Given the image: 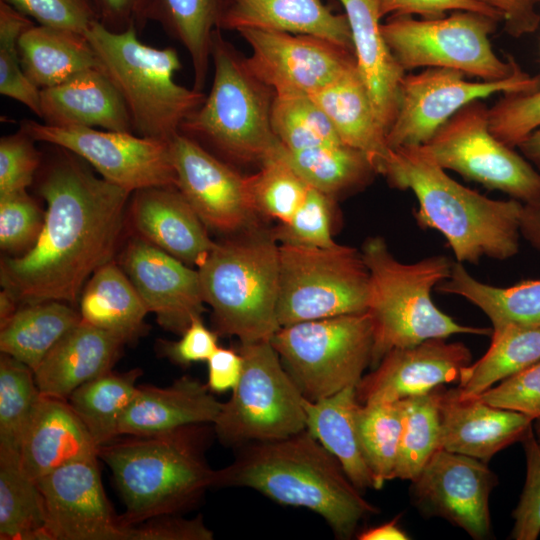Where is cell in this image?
I'll use <instances>...</instances> for the list:
<instances>
[{
    "mask_svg": "<svg viewBox=\"0 0 540 540\" xmlns=\"http://www.w3.org/2000/svg\"><path fill=\"white\" fill-rule=\"evenodd\" d=\"M61 150L38 185L47 210L37 240L22 255L1 261V286L18 305L75 303L93 273L113 261L124 226L131 192Z\"/></svg>",
    "mask_w": 540,
    "mask_h": 540,
    "instance_id": "obj_1",
    "label": "cell"
},
{
    "mask_svg": "<svg viewBox=\"0 0 540 540\" xmlns=\"http://www.w3.org/2000/svg\"><path fill=\"white\" fill-rule=\"evenodd\" d=\"M238 448L231 464L215 470L213 487H247L277 503L310 509L340 538H350L363 519L378 513L306 429Z\"/></svg>",
    "mask_w": 540,
    "mask_h": 540,
    "instance_id": "obj_2",
    "label": "cell"
},
{
    "mask_svg": "<svg viewBox=\"0 0 540 540\" xmlns=\"http://www.w3.org/2000/svg\"><path fill=\"white\" fill-rule=\"evenodd\" d=\"M380 174L390 186L414 193L417 223L440 232L456 262L506 260L517 254L520 201L491 199L461 185L422 146L390 149Z\"/></svg>",
    "mask_w": 540,
    "mask_h": 540,
    "instance_id": "obj_3",
    "label": "cell"
},
{
    "mask_svg": "<svg viewBox=\"0 0 540 540\" xmlns=\"http://www.w3.org/2000/svg\"><path fill=\"white\" fill-rule=\"evenodd\" d=\"M209 424L188 425L149 435H122L98 447L125 505L124 527L177 515L213 487L205 458Z\"/></svg>",
    "mask_w": 540,
    "mask_h": 540,
    "instance_id": "obj_4",
    "label": "cell"
},
{
    "mask_svg": "<svg viewBox=\"0 0 540 540\" xmlns=\"http://www.w3.org/2000/svg\"><path fill=\"white\" fill-rule=\"evenodd\" d=\"M361 253L369 272L373 368L389 351L428 339L454 334L491 336L492 329L461 325L435 306L432 289L450 277L453 262L448 257L435 255L403 263L379 236L367 238Z\"/></svg>",
    "mask_w": 540,
    "mask_h": 540,
    "instance_id": "obj_5",
    "label": "cell"
},
{
    "mask_svg": "<svg viewBox=\"0 0 540 540\" xmlns=\"http://www.w3.org/2000/svg\"><path fill=\"white\" fill-rule=\"evenodd\" d=\"M216 333L240 343L271 340L277 319L279 242L259 224L215 243L197 267Z\"/></svg>",
    "mask_w": 540,
    "mask_h": 540,
    "instance_id": "obj_6",
    "label": "cell"
},
{
    "mask_svg": "<svg viewBox=\"0 0 540 540\" xmlns=\"http://www.w3.org/2000/svg\"><path fill=\"white\" fill-rule=\"evenodd\" d=\"M220 31L213 32L211 42L210 92L184 120L180 133L210 147L224 161L260 166L281 146L271 124L275 93L252 73Z\"/></svg>",
    "mask_w": 540,
    "mask_h": 540,
    "instance_id": "obj_7",
    "label": "cell"
},
{
    "mask_svg": "<svg viewBox=\"0 0 540 540\" xmlns=\"http://www.w3.org/2000/svg\"><path fill=\"white\" fill-rule=\"evenodd\" d=\"M137 32L136 28L114 32L96 21L85 35L100 68L126 104L133 132L170 142L206 95L175 81V73L182 67L175 48L146 45Z\"/></svg>",
    "mask_w": 540,
    "mask_h": 540,
    "instance_id": "obj_8",
    "label": "cell"
},
{
    "mask_svg": "<svg viewBox=\"0 0 540 540\" xmlns=\"http://www.w3.org/2000/svg\"><path fill=\"white\" fill-rule=\"evenodd\" d=\"M369 272L361 251L345 245L279 243L280 327L367 311Z\"/></svg>",
    "mask_w": 540,
    "mask_h": 540,
    "instance_id": "obj_9",
    "label": "cell"
},
{
    "mask_svg": "<svg viewBox=\"0 0 540 540\" xmlns=\"http://www.w3.org/2000/svg\"><path fill=\"white\" fill-rule=\"evenodd\" d=\"M305 398L315 401L356 386L371 366L373 325L355 313L280 327L270 340Z\"/></svg>",
    "mask_w": 540,
    "mask_h": 540,
    "instance_id": "obj_10",
    "label": "cell"
},
{
    "mask_svg": "<svg viewBox=\"0 0 540 540\" xmlns=\"http://www.w3.org/2000/svg\"><path fill=\"white\" fill-rule=\"evenodd\" d=\"M240 344L243 372L212 424L218 439L238 448L305 430V397L270 340Z\"/></svg>",
    "mask_w": 540,
    "mask_h": 540,
    "instance_id": "obj_11",
    "label": "cell"
},
{
    "mask_svg": "<svg viewBox=\"0 0 540 540\" xmlns=\"http://www.w3.org/2000/svg\"><path fill=\"white\" fill-rule=\"evenodd\" d=\"M498 19L474 11H454L439 19L390 16L381 24L383 37L406 72L414 68H449L481 80H502L519 69L515 60L500 59L490 35Z\"/></svg>",
    "mask_w": 540,
    "mask_h": 540,
    "instance_id": "obj_12",
    "label": "cell"
},
{
    "mask_svg": "<svg viewBox=\"0 0 540 540\" xmlns=\"http://www.w3.org/2000/svg\"><path fill=\"white\" fill-rule=\"evenodd\" d=\"M422 147L444 170L523 204L540 202V172L491 133L488 108L480 100L455 113Z\"/></svg>",
    "mask_w": 540,
    "mask_h": 540,
    "instance_id": "obj_13",
    "label": "cell"
},
{
    "mask_svg": "<svg viewBox=\"0 0 540 540\" xmlns=\"http://www.w3.org/2000/svg\"><path fill=\"white\" fill-rule=\"evenodd\" d=\"M20 129L35 141L70 151L105 180L131 193L156 186H176L170 142L132 132L91 127H59L24 120Z\"/></svg>",
    "mask_w": 540,
    "mask_h": 540,
    "instance_id": "obj_14",
    "label": "cell"
},
{
    "mask_svg": "<svg viewBox=\"0 0 540 540\" xmlns=\"http://www.w3.org/2000/svg\"><path fill=\"white\" fill-rule=\"evenodd\" d=\"M449 68H427L403 77L396 117L387 133L390 149L426 144L437 130L467 104L496 93L521 94L540 89V75L521 68L493 81H468Z\"/></svg>",
    "mask_w": 540,
    "mask_h": 540,
    "instance_id": "obj_15",
    "label": "cell"
},
{
    "mask_svg": "<svg viewBox=\"0 0 540 540\" xmlns=\"http://www.w3.org/2000/svg\"><path fill=\"white\" fill-rule=\"evenodd\" d=\"M252 73L275 94L312 95L356 68L354 52L330 41L261 29H243Z\"/></svg>",
    "mask_w": 540,
    "mask_h": 540,
    "instance_id": "obj_16",
    "label": "cell"
},
{
    "mask_svg": "<svg viewBox=\"0 0 540 540\" xmlns=\"http://www.w3.org/2000/svg\"><path fill=\"white\" fill-rule=\"evenodd\" d=\"M414 505L481 540L491 535L489 497L496 475L485 462L438 449L412 481Z\"/></svg>",
    "mask_w": 540,
    "mask_h": 540,
    "instance_id": "obj_17",
    "label": "cell"
},
{
    "mask_svg": "<svg viewBox=\"0 0 540 540\" xmlns=\"http://www.w3.org/2000/svg\"><path fill=\"white\" fill-rule=\"evenodd\" d=\"M48 540H130L105 495L97 457L61 466L38 479Z\"/></svg>",
    "mask_w": 540,
    "mask_h": 540,
    "instance_id": "obj_18",
    "label": "cell"
},
{
    "mask_svg": "<svg viewBox=\"0 0 540 540\" xmlns=\"http://www.w3.org/2000/svg\"><path fill=\"white\" fill-rule=\"evenodd\" d=\"M170 148L177 188L206 227L236 233L258 224L246 176L182 133Z\"/></svg>",
    "mask_w": 540,
    "mask_h": 540,
    "instance_id": "obj_19",
    "label": "cell"
},
{
    "mask_svg": "<svg viewBox=\"0 0 540 540\" xmlns=\"http://www.w3.org/2000/svg\"><path fill=\"white\" fill-rule=\"evenodd\" d=\"M121 267L164 329L182 334L201 317L205 301L198 270L138 235L127 243Z\"/></svg>",
    "mask_w": 540,
    "mask_h": 540,
    "instance_id": "obj_20",
    "label": "cell"
},
{
    "mask_svg": "<svg viewBox=\"0 0 540 540\" xmlns=\"http://www.w3.org/2000/svg\"><path fill=\"white\" fill-rule=\"evenodd\" d=\"M471 358L463 343L444 338L393 349L356 385L358 401L397 402L428 394L446 383L459 382Z\"/></svg>",
    "mask_w": 540,
    "mask_h": 540,
    "instance_id": "obj_21",
    "label": "cell"
},
{
    "mask_svg": "<svg viewBox=\"0 0 540 540\" xmlns=\"http://www.w3.org/2000/svg\"><path fill=\"white\" fill-rule=\"evenodd\" d=\"M440 417L441 449L483 462L521 441L534 421L518 412L491 406L457 389H434Z\"/></svg>",
    "mask_w": 540,
    "mask_h": 540,
    "instance_id": "obj_22",
    "label": "cell"
},
{
    "mask_svg": "<svg viewBox=\"0 0 540 540\" xmlns=\"http://www.w3.org/2000/svg\"><path fill=\"white\" fill-rule=\"evenodd\" d=\"M129 211L138 236L189 266L198 267L215 245L176 186L134 191Z\"/></svg>",
    "mask_w": 540,
    "mask_h": 540,
    "instance_id": "obj_23",
    "label": "cell"
},
{
    "mask_svg": "<svg viewBox=\"0 0 540 540\" xmlns=\"http://www.w3.org/2000/svg\"><path fill=\"white\" fill-rule=\"evenodd\" d=\"M338 1L349 22L357 71L387 134L397 114L400 87L406 72L383 37L379 0Z\"/></svg>",
    "mask_w": 540,
    "mask_h": 540,
    "instance_id": "obj_24",
    "label": "cell"
},
{
    "mask_svg": "<svg viewBox=\"0 0 540 540\" xmlns=\"http://www.w3.org/2000/svg\"><path fill=\"white\" fill-rule=\"evenodd\" d=\"M40 111L43 123L52 126L100 127L134 133L122 96L100 67L41 89Z\"/></svg>",
    "mask_w": 540,
    "mask_h": 540,
    "instance_id": "obj_25",
    "label": "cell"
},
{
    "mask_svg": "<svg viewBox=\"0 0 540 540\" xmlns=\"http://www.w3.org/2000/svg\"><path fill=\"white\" fill-rule=\"evenodd\" d=\"M98 457V447L65 399L41 394L20 449L22 470L37 481L68 463Z\"/></svg>",
    "mask_w": 540,
    "mask_h": 540,
    "instance_id": "obj_26",
    "label": "cell"
},
{
    "mask_svg": "<svg viewBox=\"0 0 540 540\" xmlns=\"http://www.w3.org/2000/svg\"><path fill=\"white\" fill-rule=\"evenodd\" d=\"M221 406L207 384L189 376L167 387L138 385L121 418L118 434L149 435L188 425L213 424Z\"/></svg>",
    "mask_w": 540,
    "mask_h": 540,
    "instance_id": "obj_27",
    "label": "cell"
},
{
    "mask_svg": "<svg viewBox=\"0 0 540 540\" xmlns=\"http://www.w3.org/2000/svg\"><path fill=\"white\" fill-rule=\"evenodd\" d=\"M123 345L113 334L81 320L34 371L40 393L67 400L82 384L111 371Z\"/></svg>",
    "mask_w": 540,
    "mask_h": 540,
    "instance_id": "obj_28",
    "label": "cell"
},
{
    "mask_svg": "<svg viewBox=\"0 0 540 540\" xmlns=\"http://www.w3.org/2000/svg\"><path fill=\"white\" fill-rule=\"evenodd\" d=\"M220 30L261 29L318 37L353 51L348 19L321 0H232Z\"/></svg>",
    "mask_w": 540,
    "mask_h": 540,
    "instance_id": "obj_29",
    "label": "cell"
},
{
    "mask_svg": "<svg viewBox=\"0 0 540 540\" xmlns=\"http://www.w3.org/2000/svg\"><path fill=\"white\" fill-rule=\"evenodd\" d=\"M310 96L327 115L341 142L363 152L380 174L390 152L387 134L357 67Z\"/></svg>",
    "mask_w": 540,
    "mask_h": 540,
    "instance_id": "obj_30",
    "label": "cell"
},
{
    "mask_svg": "<svg viewBox=\"0 0 540 540\" xmlns=\"http://www.w3.org/2000/svg\"><path fill=\"white\" fill-rule=\"evenodd\" d=\"M359 404L356 386L315 401L305 398L303 402L306 430L338 460L348 478L361 491L374 489V480L357 432Z\"/></svg>",
    "mask_w": 540,
    "mask_h": 540,
    "instance_id": "obj_31",
    "label": "cell"
},
{
    "mask_svg": "<svg viewBox=\"0 0 540 540\" xmlns=\"http://www.w3.org/2000/svg\"><path fill=\"white\" fill-rule=\"evenodd\" d=\"M81 320L126 343L146 330L148 310L121 266L111 261L89 278L80 295Z\"/></svg>",
    "mask_w": 540,
    "mask_h": 540,
    "instance_id": "obj_32",
    "label": "cell"
},
{
    "mask_svg": "<svg viewBox=\"0 0 540 540\" xmlns=\"http://www.w3.org/2000/svg\"><path fill=\"white\" fill-rule=\"evenodd\" d=\"M18 49L26 76L40 90L100 67L86 35L72 30L32 25L19 37Z\"/></svg>",
    "mask_w": 540,
    "mask_h": 540,
    "instance_id": "obj_33",
    "label": "cell"
},
{
    "mask_svg": "<svg viewBox=\"0 0 540 540\" xmlns=\"http://www.w3.org/2000/svg\"><path fill=\"white\" fill-rule=\"evenodd\" d=\"M436 290L461 296L481 309L490 319L493 330L506 326H540V279L497 287L478 281L463 263L453 262L450 277Z\"/></svg>",
    "mask_w": 540,
    "mask_h": 540,
    "instance_id": "obj_34",
    "label": "cell"
},
{
    "mask_svg": "<svg viewBox=\"0 0 540 540\" xmlns=\"http://www.w3.org/2000/svg\"><path fill=\"white\" fill-rule=\"evenodd\" d=\"M81 321L80 312L62 301L22 305L0 326V350L33 371L58 343Z\"/></svg>",
    "mask_w": 540,
    "mask_h": 540,
    "instance_id": "obj_35",
    "label": "cell"
},
{
    "mask_svg": "<svg viewBox=\"0 0 540 540\" xmlns=\"http://www.w3.org/2000/svg\"><path fill=\"white\" fill-rule=\"evenodd\" d=\"M277 154L312 188L334 198L370 182L377 171L361 151L344 144L322 145Z\"/></svg>",
    "mask_w": 540,
    "mask_h": 540,
    "instance_id": "obj_36",
    "label": "cell"
},
{
    "mask_svg": "<svg viewBox=\"0 0 540 540\" xmlns=\"http://www.w3.org/2000/svg\"><path fill=\"white\" fill-rule=\"evenodd\" d=\"M232 0H157L155 21L188 52L194 72L193 88L203 91L213 32Z\"/></svg>",
    "mask_w": 540,
    "mask_h": 540,
    "instance_id": "obj_37",
    "label": "cell"
},
{
    "mask_svg": "<svg viewBox=\"0 0 540 540\" xmlns=\"http://www.w3.org/2000/svg\"><path fill=\"white\" fill-rule=\"evenodd\" d=\"M140 368L112 370L75 389L67 401L97 447L117 438L119 423L131 404L141 376Z\"/></svg>",
    "mask_w": 540,
    "mask_h": 540,
    "instance_id": "obj_38",
    "label": "cell"
},
{
    "mask_svg": "<svg viewBox=\"0 0 540 540\" xmlns=\"http://www.w3.org/2000/svg\"><path fill=\"white\" fill-rule=\"evenodd\" d=\"M538 361L540 326L492 329L488 350L462 370L456 389L462 396L478 395Z\"/></svg>",
    "mask_w": 540,
    "mask_h": 540,
    "instance_id": "obj_39",
    "label": "cell"
},
{
    "mask_svg": "<svg viewBox=\"0 0 540 540\" xmlns=\"http://www.w3.org/2000/svg\"><path fill=\"white\" fill-rule=\"evenodd\" d=\"M0 539L48 540L42 493L19 461H0Z\"/></svg>",
    "mask_w": 540,
    "mask_h": 540,
    "instance_id": "obj_40",
    "label": "cell"
},
{
    "mask_svg": "<svg viewBox=\"0 0 540 540\" xmlns=\"http://www.w3.org/2000/svg\"><path fill=\"white\" fill-rule=\"evenodd\" d=\"M41 393L34 371L2 353L0 357V461H19L26 429Z\"/></svg>",
    "mask_w": 540,
    "mask_h": 540,
    "instance_id": "obj_41",
    "label": "cell"
},
{
    "mask_svg": "<svg viewBox=\"0 0 540 540\" xmlns=\"http://www.w3.org/2000/svg\"><path fill=\"white\" fill-rule=\"evenodd\" d=\"M356 424L360 446L372 473L374 489L395 479L402 432V410L397 402L359 404Z\"/></svg>",
    "mask_w": 540,
    "mask_h": 540,
    "instance_id": "obj_42",
    "label": "cell"
},
{
    "mask_svg": "<svg viewBox=\"0 0 540 540\" xmlns=\"http://www.w3.org/2000/svg\"><path fill=\"white\" fill-rule=\"evenodd\" d=\"M402 432L395 478L415 479L440 447V417L434 390L399 400Z\"/></svg>",
    "mask_w": 540,
    "mask_h": 540,
    "instance_id": "obj_43",
    "label": "cell"
},
{
    "mask_svg": "<svg viewBox=\"0 0 540 540\" xmlns=\"http://www.w3.org/2000/svg\"><path fill=\"white\" fill-rule=\"evenodd\" d=\"M271 124L279 142L290 151L343 144L327 115L310 95L275 94Z\"/></svg>",
    "mask_w": 540,
    "mask_h": 540,
    "instance_id": "obj_44",
    "label": "cell"
},
{
    "mask_svg": "<svg viewBox=\"0 0 540 540\" xmlns=\"http://www.w3.org/2000/svg\"><path fill=\"white\" fill-rule=\"evenodd\" d=\"M251 206L257 215L287 223L305 199L310 186L277 152L257 172L246 176Z\"/></svg>",
    "mask_w": 540,
    "mask_h": 540,
    "instance_id": "obj_45",
    "label": "cell"
},
{
    "mask_svg": "<svg viewBox=\"0 0 540 540\" xmlns=\"http://www.w3.org/2000/svg\"><path fill=\"white\" fill-rule=\"evenodd\" d=\"M33 22L6 0H0V94L16 100L40 118V89L26 76L18 40Z\"/></svg>",
    "mask_w": 540,
    "mask_h": 540,
    "instance_id": "obj_46",
    "label": "cell"
},
{
    "mask_svg": "<svg viewBox=\"0 0 540 540\" xmlns=\"http://www.w3.org/2000/svg\"><path fill=\"white\" fill-rule=\"evenodd\" d=\"M332 200V197L310 187L292 218L273 229L278 242L323 248L336 245L331 234Z\"/></svg>",
    "mask_w": 540,
    "mask_h": 540,
    "instance_id": "obj_47",
    "label": "cell"
},
{
    "mask_svg": "<svg viewBox=\"0 0 540 540\" xmlns=\"http://www.w3.org/2000/svg\"><path fill=\"white\" fill-rule=\"evenodd\" d=\"M45 219L26 190L0 195V246L7 252L29 249L37 240Z\"/></svg>",
    "mask_w": 540,
    "mask_h": 540,
    "instance_id": "obj_48",
    "label": "cell"
},
{
    "mask_svg": "<svg viewBox=\"0 0 540 540\" xmlns=\"http://www.w3.org/2000/svg\"><path fill=\"white\" fill-rule=\"evenodd\" d=\"M491 133L504 144L517 147L540 127V89L528 93L505 95L488 108Z\"/></svg>",
    "mask_w": 540,
    "mask_h": 540,
    "instance_id": "obj_49",
    "label": "cell"
},
{
    "mask_svg": "<svg viewBox=\"0 0 540 540\" xmlns=\"http://www.w3.org/2000/svg\"><path fill=\"white\" fill-rule=\"evenodd\" d=\"M526 459V478L520 500L512 513L511 538L536 540L540 535V444L533 426L521 440Z\"/></svg>",
    "mask_w": 540,
    "mask_h": 540,
    "instance_id": "obj_50",
    "label": "cell"
},
{
    "mask_svg": "<svg viewBox=\"0 0 540 540\" xmlns=\"http://www.w3.org/2000/svg\"><path fill=\"white\" fill-rule=\"evenodd\" d=\"M32 137L18 132L0 139V195L24 191L33 181L41 155Z\"/></svg>",
    "mask_w": 540,
    "mask_h": 540,
    "instance_id": "obj_51",
    "label": "cell"
},
{
    "mask_svg": "<svg viewBox=\"0 0 540 540\" xmlns=\"http://www.w3.org/2000/svg\"><path fill=\"white\" fill-rule=\"evenodd\" d=\"M483 402L540 419V361L475 395Z\"/></svg>",
    "mask_w": 540,
    "mask_h": 540,
    "instance_id": "obj_52",
    "label": "cell"
},
{
    "mask_svg": "<svg viewBox=\"0 0 540 540\" xmlns=\"http://www.w3.org/2000/svg\"><path fill=\"white\" fill-rule=\"evenodd\" d=\"M39 25L85 34L98 21L90 0H6Z\"/></svg>",
    "mask_w": 540,
    "mask_h": 540,
    "instance_id": "obj_53",
    "label": "cell"
},
{
    "mask_svg": "<svg viewBox=\"0 0 540 540\" xmlns=\"http://www.w3.org/2000/svg\"><path fill=\"white\" fill-rule=\"evenodd\" d=\"M98 21L107 29L123 32L130 28L142 30L155 21L157 0H90Z\"/></svg>",
    "mask_w": 540,
    "mask_h": 540,
    "instance_id": "obj_54",
    "label": "cell"
},
{
    "mask_svg": "<svg viewBox=\"0 0 540 540\" xmlns=\"http://www.w3.org/2000/svg\"><path fill=\"white\" fill-rule=\"evenodd\" d=\"M178 341L161 344V351L178 365L207 361L218 346V334L208 329L201 317H195Z\"/></svg>",
    "mask_w": 540,
    "mask_h": 540,
    "instance_id": "obj_55",
    "label": "cell"
},
{
    "mask_svg": "<svg viewBox=\"0 0 540 540\" xmlns=\"http://www.w3.org/2000/svg\"><path fill=\"white\" fill-rule=\"evenodd\" d=\"M380 13L384 17L419 15L422 19H439L446 12L474 11L501 21L497 12L476 0H379Z\"/></svg>",
    "mask_w": 540,
    "mask_h": 540,
    "instance_id": "obj_56",
    "label": "cell"
},
{
    "mask_svg": "<svg viewBox=\"0 0 540 540\" xmlns=\"http://www.w3.org/2000/svg\"><path fill=\"white\" fill-rule=\"evenodd\" d=\"M134 526V540H212L213 532L201 517L184 519L176 515L155 517Z\"/></svg>",
    "mask_w": 540,
    "mask_h": 540,
    "instance_id": "obj_57",
    "label": "cell"
},
{
    "mask_svg": "<svg viewBox=\"0 0 540 540\" xmlns=\"http://www.w3.org/2000/svg\"><path fill=\"white\" fill-rule=\"evenodd\" d=\"M501 17L506 33L518 38L533 33L540 24L537 5L540 0H476Z\"/></svg>",
    "mask_w": 540,
    "mask_h": 540,
    "instance_id": "obj_58",
    "label": "cell"
},
{
    "mask_svg": "<svg viewBox=\"0 0 540 540\" xmlns=\"http://www.w3.org/2000/svg\"><path fill=\"white\" fill-rule=\"evenodd\" d=\"M206 362L208 366L206 384L209 390L216 393L232 391L243 372V357L239 350L218 347Z\"/></svg>",
    "mask_w": 540,
    "mask_h": 540,
    "instance_id": "obj_59",
    "label": "cell"
},
{
    "mask_svg": "<svg viewBox=\"0 0 540 540\" xmlns=\"http://www.w3.org/2000/svg\"><path fill=\"white\" fill-rule=\"evenodd\" d=\"M520 234L540 251V202L523 204L520 217Z\"/></svg>",
    "mask_w": 540,
    "mask_h": 540,
    "instance_id": "obj_60",
    "label": "cell"
},
{
    "mask_svg": "<svg viewBox=\"0 0 540 540\" xmlns=\"http://www.w3.org/2000/svg\"><path fill=\"white\" fill-rule=\"evenodd\" d=\"M360 540H406L407 533L399 525L398 519H393L381 525L363 530L358 534Z\"/></svg>",
    "mask_w": 540,
    "mask_h": 540,
    "instance_id": "obj_61",
    "label": "cell"
},
{
    "mask_svg": "<svg viewBox=\"0 0 540 540\" xmlns=\"http://www.w3.org/2000/svg\"><path fill=\"white\" fill-rule=\"evenodd\" d=\"M517 147L524 157L540 170V127L531 132Z\"/></svg>",
    "mask_w": 540,
    "mask_h": 540,
    "instance_id": "obj_62",
    "label": "cell"
},
{
    "mask_svg": "<svg viewBox=\"0 0 540 540\" xmlns=\"http://www.w3.org/2000/svg\"><path fill=\"white\" fill-rule=\"evenodd\" d=\"M18 303L5 290L0 293V326H3L18 309Z\"/></svg>",
    "mask_w": 540,
    "mask_h": 540,
    "instance_id": "obj_63",
    "label": "cell"
},
{
    "mask_svg": "<svg viewBox=\"0 0 540 540\" xmlns=\"http://www.w3.org/2000/svg\"><path fill=\"white\" fill-rule=\"evenodd\" d=\"M533 432H534V435H535L537 441L540 444V419H537V420L534 421Z\"/></svg>",
    "mask_w": 540,
    "mask_h": 540,
    "instance_id": "obj_64",
    "label": "cell"
}]
</instances>
